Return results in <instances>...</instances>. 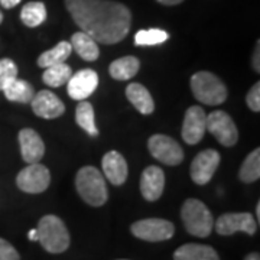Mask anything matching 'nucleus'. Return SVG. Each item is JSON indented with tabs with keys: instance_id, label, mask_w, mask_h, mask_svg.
I'll return each instance as SVG.
<instances>
[{
	"instance_id": "30",
	"label": "nucleus",
	"mask_w": 260,
	"mask_h": 260,
	"mask_svg": "<svg viewBox=\"0 0 260 260\" xmlns=\"http://www.w3.org/2000/svg\"><path fill=\"white\" fill-rule=\"evenodd\" d=\"M246 103L250 107L253 112H260V84L256 83L250 88V91L247 93L246 97Z\"/></svg>"
},
{
	"instance_id": "36",
	"label": "nucleus",
	"mask_w": 260,
	"mask_h": 260,
	"mask_svg": "<svg viewBox=\"0 0 260 260\" xmlns=\"http://www.w3.org/2000/svg\"><path fill=\"white\" fill-rule=\"evenodd\" d=\"M244 260H260L259 253H249V254L246 256V259Z\"/></svg>"
},
{
	"instance_id": "17",
	"label": "nucleus",
	"mask_w": 260,
	"mask_h": 260,
	"mask_svg": "<svg viewBox=\"0 0 260 260\" xmlns=\"http://www.w3.org/2000/svg\"><path fill=\"white\" fill-rule=\"evenodd\" d=\"M102 165L104 175L113 185H123L124 184V181L127 179L129 169H127V164H126L124 158L121 156V153L116 152V150L107 152L103 156Z\"/></svg>"
},
{
	"instance_id": "21",
	"label": "nucleus",
	"mask_w": 260,
	"mask_h": 260,
	"mask_svg": "<svg viewBox=\"0 0 260 260\" xmlns=\"http://www.w3.org/2000/svg\"><path fill=\"white\" fill-rule=\"evenodd\" d=\"M71 47L84 61H95L100 55V49L93 38L84 32H77L71 38Z\"/></svg>"
},
{
	"instance_id": "31",
	"label": "nucleus",
	"mask_w": 260,
	"mask_h": 260,
	"mask_svg": "<svg viewBox=\"0 0 260 260\" xmlns=\"http://www.w3.org/2000/svg\"><path fill=\"white\" fill-rule=\"evenodd\" d=\"M0 260H20L16 249L3 239H0Z\"/></svg>"
},
{
	"instance_id": "20",
	"label": "nucleus",
	"mask_w": 260,
	"mask_h": 260,
	"mask_svg": "<svg viewBox=\"0 0 260 260\" xmlns=\"http://www.w3.org/2000/svg\"><path fill=\"white\" fill-rule=\"evenodd\" d=\"M139 68V59L136 56L127 55L113 61L112 64H110V68H109V73H110V75L114 80L127 81V80L133 78L135 75L138 74Z\"/></svg>"
},
{
	"instance_id": "10",
	"label": "nucleus",
	"mask_w": 260,
	"mask_h": 260,
	"mask_svg": "<svg viewBox=\"0 0 260 260\" xmlns=\"http://www.w3.org/2000/svg\"><path fill=\"white\" fill-rule=\"evenodd\" d=\"M215 232L220 236H232L234 233L243 232L253 236L257 232V223L250 213H227L218 217L214 224Z\"/></svg>"
},
{
	"instance_id": "16",
	"label": "nucleus",
	"mask_w": 260,
	"mask_h": 260,
	"mask_svg": "<svg viewBox=\"0 0 260 260\" xmlns=\"http://www.w3.org/2000/svg\"><path fill=\"white\" fill-rule=\"evenodd\" d=\"M165 188V174L159 167H148L140 178V192L145 200L156 201Z\"/></svg>"
},
{
	"instance_id": "38",
	"label": "nucleus",
	"mask_w": 260,
	"mask_h": 260,
	"mask_svg": "<svg viewBox=\"0 0 260 260\" xmlns=\"http://www.w3.org/2000/svg\"><path fill=\"white\" fill-rule=\"evenodd\" d=\"M2 22H3V13L0 12V23H2Z\"/></svg>"
},
{
	"instance_id": "22",
	"label": "nucleus",
	"mask_w": 260,
	"mask_h": 260,
	"mask_svg": "<svg viewBox=\"0 0 260 260\" xmlns=\"http://www.w3.org/2000/svg\"><path fill=\"white\" fill-rule=\"evenodd\" d=\"M2 91L5 93L6 99L9 102L23 103V104L32 102V99L35 95L32 85L28 81L19 80V78H16V80H13L10 84H8Z\"/></svg>"
},
{
	"instance_id": "18",
	"label": "nucleus",
	"mask_w": 260,
	"mask_h": 260,
	"mask_svg": "<svg viewBox=\"0 0 260 260\" xmlns=\"http://www.w3.org/2000/svg\"><path fill=\"white\" fill-rule=\"evenodd\" d=\"M126 97L142 114H152L155 110V103L146 87L139 83H132L126 88Z\"/></svg>"
},
{
	"instance_id": "28",
	"label": "nucleus",
	"mask_w": 260,
	"mask_h": 260,
	"mask_svg": "<svg viewBox=\"0 0 260 260\" xmlns=\"http://www.w3.org/2000/svg\"><path fill=\"white\" fill-rule=\"evenodd\" d=\"M169 34L162 30V29H146V30H139L135 37V44L139 47H153L159 45L168 41Z\"/></svg>"
},
{
	"instance_id": "1",
	"label": "nucleus",
	"mask_w": 260,
	"mask_h": 260,
	"mask_svg": "<svg viewBox=\"0 0 260 260\" xmlns=\"http://www.w3.org/2000/svg\"><path fill=\"white\" fill-rule=\"evenodd\" d=\"M65 6L81 32L95 42L113 45L129 34L132 13L123 3L113 0H65Z\"/></svg>"
},
{
	"instance_id": "25",
	"label": "nucleus",
	"mask_w": 260,
	"mask_h": 260,
	"mask_svg": "<svg viewBox=\"0 0 260 260\" xmlns=\"http://www.w3.org/2000/svg\"><path fill=\"white\" fill-rule=\"evenodd\" d=\"M75 121L90 136H97L99 135V130L95 127L94 109L91 103L85 102V100L80 102V104L77 106V112H75Z\"/></svg>"
},
{
	"instance_id": "6",
	"label": "nucleus",
	"mask_w": 260,
	"mask_h": 260,
	"mask_svg": "<svg viewBox=\"0 0 260 260\" xmlns=\"http://www.w3.org/2000/svg\"><path fill=\"white\" fill-rule=\"evenodd\" d=\"M130 230L135 237L145 242H164L169 240L174 233V224L164 218H145L132 224Z\"/></svg>"
},
{
	"instance_id": "5",
	"label": "nucleus",
	"mask_w": 260,
	"mask_h": 260,
	"mask_svg": "<svg viewBox=\"0 0 260 260\" xmlns=\"http://www.w3.org/2000/svg\"><path fill=\"white\" fill-rule=\"evenodd\" d=\"M191 90L198 102L207 106H220L227 99V87L208 71H200L191 77Z\"/></svg>"
},
{
	"instance_id": "12",
	"label": "nucleus",
	"mask_w": 260,
	"mask_h": 260,
	"mask_svg": "<svg viewBox=\"0 0 260 260\" xmlns=\"http://www.w3.org/2000/svg\"><path fill=\"white\" fill-rule=\"evenodd\" d=\"M207 132V114L200 106L189 107L182 123V139L188 145H197Z\"/></svg>"
},
{
	"instance_id": "19",
	"label": "nucleus",
	"mask_w": 260,
	"mask_h": 260,
	"mask_svg": "<svg viewBox=\"0 0 260 260\" xmlns=\"http://www.w3.org/2000/svg\"><path fill=\"white\" fill-rule=\"evenodd\" d=\"M174 260H220L217 251L210 246L188 243L174 253Z\"/></svg>"
},
{
	"instance_id": "27",
	"label": "nucleus",
	"mask_w": 260,
	"mask_h": 260,
	"mask_svg": "<svg viewBox=\"0 0 260 260\" xmlns=\"http://www.w3.org/2000/svg\"><path fill=\"white\" fill-rule=\"evenodd\" d=\"M239 177L243 182L250 184L260 178V149H254L243 162Z\"/></svg>"
},
{
	"instance_id": "33",
	"label": "nucleus",
	"mask_w": 260,
	"mask_h": 260,
	"mask_svg": "<svg viewBox=\"0 0 260 260\" xmlns=\"http://www.w3.org/2000/svg\"><path fill=\"white\" fill-rule=\"evenodd\" d=\"M259 55H260V51H259V42H257V44H256V52H254V55H253V68H254L257 73L260 71Z\"/></svg>"
},
{
	"instance_id": "24",
	"label": "nucleus",
	"mask_w": 260,
	"mask_h": 260,
	"mask_svg": "<svg viewBox=\"0 0 260 260\" xmlns=\"http://www.w3.org/2000/svg\"><path fill=\"white\" fill-rule=\"evenodd\" d=\"M20 19L28 28H37L47 19V8L42 2H29L22 8Z\"/></svg>"
},
{
	"instance_id": "9",
	"label": "nucleus",
	"mask_w": 260,
	"mask_h": 260,
	"mask_svg": "<svg viewBox=\"0 0 260 260\" xmlns=\"http://www.w3.org/2000/svg\"><path fill=\"white\" fill-rule=\"evenodd\" d=\"M207 130L223 146H234L239 140V130L225 112L217 110L207 116Z\"/></svg>"
},
{
	"instance_id": "34",
	"label": "nucleus",
	"mask_w": 260,
	"mask_h": 260,
	"mask_svg": "<svg viewBox=\"0 0 260 260\" xmlns=\"http://www.w3.org/2000/svg\"><path fill=\"white\" fill-rule=\"evenodd\" d=\"M158 2L162 3V5H167V6H175V5H179L184 0H158Z\"/></svg>"
},
{
	"instance_id": "8",
	"label": "nucleus",
	"mask_w": 260,
	"mask_h": 260,
	"mask_svg": "<svg viewBox=\"0 0 260 260\" xmlns=\"http://www.w3.org/2000/svg\"><path fill=\"white\" fill-rule=\"evenodd\" d=\"M51 182V174L47 167L38 164H29L23 168L16 178L18 188L28 194H41L47 189Z\"/></svg>"
},
{
	"instance_id": "35",
	"label": "nucleus",
	"mask_w": 260,
	"mask_h": 260,
	"mask_svg": "<svg viewBox=\"0 0 260 260\" xmlns=\"http://www.w3.org/2000/svg\"><path fill=\"white\" fill-rule=\"evenodd\" d=\"M28 237H29V240H30V242H37V240H38L37 229H32V230L29 232Z\"/></svg>"
},
{
	"instance_id": "37",
	"label": "nucleus",
	"mask_w": 260,
	"mask_h": 260,
	"mask_svg": "<svg viewBox=\"0 0 260 260\" xmlns=\"http://www.w3.org/2000/svg\"><path fill=\"white\" fill-rule=\"evenodd\" d=\"M256 217H257V220L260 218V204H257V207H256Z\"/></svg>"
},
{
	"instance_id": "14",
	"label": "nucleus",
	"mask_w": 260,
	"mask_h": 260,
	"mask_svg": "<svg viewBox=\"0 0 260 260\" xmlns=\"http://www.w3.org/2000/svg\"><path fill=\"white\" fill-rule=\"evenodd\" d=\"M30 104H32L34 113L42 119H56L62 116L65 112L64 103L52 91H48V90H42L37 95H34Z\"/></svg>"
},
{
	"instance_id": "26",
	"label": "nucleus",
	"mask_w": 260,
	"mask_h": 260,
	"mask_svg": "<svg viewBox=\"0 0 260 260\" xmlns=\"http://www.w3.org/2000/svg\"><path fill=\"white\" fill-rule=\"evenodd\" d=\"M73 71L67 64H55L47 67L45 73L42 75L44 83L49 87H61L64 84L68 83V80L71 78Z\"/></svg>"
},
{
	"instance_id": "4",
	"label": "nucleus",
	"mask_w": 260,
	"mask_h": 260,
	"mask_svg": "<svg viewBox=\"0 0 260 260\" xmlns=\"http://www.w3.org/2000/svg\"><path fill=\"white\" fill-rule=\"evenodd\" d=\"M181 217L186 232L195 237H208L214 229L213 215L204 203L200 200L189 198L181 208Z\"/></svg>"
},
{
	"instance_id": "13",
	"label": "nucleus",
	"mask_w": 260,
	"mask_h": 260,
	"mask_svg": "<svg viewBox=\"0 0 260 260\" xmlns=\"http://www.w3.org/2000/svg\"><path fill=\"white\" fill-rule=\"evenodd\" d=\"M67 84H68V87H67L68 95L73 100L83 102L95 91V88L99 85V75L93 70L85 68V70L78 71L77 74L71 75V78L68 80Z\"/></svg>"
},
{
	"instance_id": "7",
	"label": "nucleus",
	"mask_w": 260,
	"mask_h": 260,
	"mask_svg": "<svg viewBox=\"0 0 260 260\" xmlns=\"http://www.w3.org/2000/svg\"><path fill=\"white\" fill-rule=\"evenodd\" d=\"M149 152L152 153V156L158 159L159 162L175 167L179 165L184 160V152L182 148L178 145V142L165 136V135H153L150 136L148 142Z\"/></svg>"
},
{
	"instance_id": "15",
	"label": "nucleus",
	"mask_w": 260,
	"mask_h": 260,
	"mask_svg": "<svg viewBox=\"0 0 260 260\" xmlns=\"http://www.w3.org/2000/svg\"><path fill=\"white\" fill-rule=\"evenodd\" d=\"M19 145L20 153L25 162L28 164H38L44 158L45 145L41 136L34 129H22L19 132Z\"/></svg>"
},
{
	"instance_id": "29",
	"label": "nucleus",
	"mask_w": 260,
	"mask_h": 260,
	"mask_svg": "<svg viewBox=\"0 0 260 260\" xmlns=\"http://www.w3.org/2000/svg\"><path fill=\"white\" fill-rule=\"evenodd\" d=\"M16 78H18L16 64L9 58L0 59V90H3L8 84H10Z\"/></svg>"
},
{
	"instance_id": "2",
	"label": "nucleus",
	"mask_w": 260,
	"mask_h": 260,
	"mask_svg": "<svg viewBox=\"0 0 260 260\" xmlns=\"http://www.w3.org/2000/svg\"><path fill=\"white\" fill-rule=\"evenodd\" d=\"M75 186L87 204L102 207L107 201V185L103 174L94 167H84L77 172Z\"/></svg>"
},
{
	"instance_id": "32",
	"label": "nucleus",
	"mask_w": 260,
	"mask_h": 260,
	"mask_svg": "<svg viewBox=\"0 0 260 260\" xmlns=\"http://www.w3.org/2000/svg\"><path fill=\"white\" fill-rule=\"evenodd\" d=\"M22 0H0V5L5 8V9H12L15 6H18Z\"/></svg>"
},
{
	"instance_id": "11",
	"label": "nucleus",
	"mask_w": 260,
	"mask_h": 260,
	"mask_svg": "<svg viewBox=\"0 0 260 260\" xmlns=\"http://www.w3.org/2000/svg\"><path fill=\"white\" fill-rule=\"evenodd\" d=\"M220 165V153L214 149H205L200 152L191 164V178L195 184L205 185L211 181L217 168Z\"/></svg>"
},
{
	"instance_id": "23",
	"label": "nucleus",
	"mask_w": 260,
	"mask_h": 260,
	"mask_svg": "<svg viewBox=\"0 0 260 260\" xmlns=\"http://www.w3.org/2000/svg\"><path fill=\"white\" fill-rule=\"evenodd\" d=\"M71 52H73L71 44L68 41H61L52 49L41 54V56L38 58V65L42 67V68H47V67H51V65L62 64V62H65V59L71 55Z\"/></svg>"
},
{
	"instance_id": "3",
	"label": "nucleus",
	"mask_w": 260,
	"mask_h": 260,
	"mask_svg": "<svg viewBox=\"0 0 260 260\" xmlns=\"http://www.w3.org/2000/svg\"><path fill=\"white\" fill-rule=\"evenodd\" d=\"M38 242L49 253H62L70 247V233L56 215H45L38 224Z\"/></svg>"
}]
</instances>
